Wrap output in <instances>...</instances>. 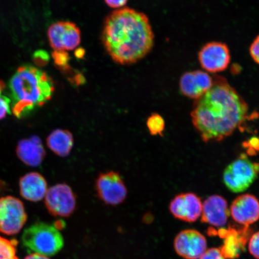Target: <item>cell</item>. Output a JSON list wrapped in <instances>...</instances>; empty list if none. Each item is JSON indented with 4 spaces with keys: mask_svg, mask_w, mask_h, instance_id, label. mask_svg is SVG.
<instances>
[{
    "mask_svg": "<svg viewBox=\"0 0 259 259\" xmlns=\"http://www.w3.org/2000/svg\"><path fill=\"white\" fill-rule=\"evenodd\" d=\"M248 107L224 77H213V84L196 100L191 116L205 142L220 141L232 135L247 117Z\"/></svg>",
    "mask_w": 259,
    "mask_h": 259,
    "instance_id": "6da1fadb",
    "label": "cell"
},
{
    "mask_svg": "<svg viewBox=\"0 0 259 259\" xmlns=\"http://www.w3.org/2000/svg\"><path fill=\"white\" fill-rule=\"evenodd\" d=\"M102 40L113 61L131 65L150 53L154 45V34L147 15L124 8L107 16Z\"/></svg>",
    "mask_w": 259,
    "mask_h": 259,
    "instance_id": "7a4b0ae2",
    "label": "cell"
},
{
    "mask_svg": "<svg viewBox=\"0 0 259 259\" xmlns=\"http://www.w3.org/2000/svg\"><path fill=\"white\" fill-rule=\"evenodd\" d=\"M12 111L18 118L25 117L44 106L53 96V80L30 65L19 67L10 80Z\"/></svg>",
    "mask_w": 259,
    "mask_h": 259,
    "instance_id": "3957f363",
    "label": "cell"
},
{
    "mask_svg": "<svg viewBox=\"0 0 259 259\" xmlns=\"http://www.w3.org/2000/svg\"><path fill=\"white\" fill-rule=\"evenodd\" d=\"M22 242L28 252L46 256L58 253L64 246V239L56 226L37 222L26 229Z\"/></svg>",
    "mask_w": 259,
    "mask_h": 259,
    "instance_id": "277c9868",
    "label": "cell"
},
{
    "mask_svg": "<svg viewBox=\"0 0 259 259\" xmlns=\"http://www.w3.org/2000/svg\"><path fill=\"white\" fill-rule=\"evenodd\" d=\"M259 174V163L249 160L245 155L233 161L223 174V181L234 193L244 192L250 187Z\"/></svg>",
    "mask_w": 259,
    "mask_h": 259,
    "instance_id": "5b68a950",
    "label": "cell"
},
{
    "mask_svg": "<svg viewBox=\"0 0 259 259\" xmlns=\"http://www.w3.org/2000/svg\"><path fill=\"white\" fill-rule=\"evenodd\" d=\"M27 220V214L20 200L11 196L0 198V232L8 235L17 234Z\"/></svg>",
    "mask_w": 259,
    "mask_h": 259,
    "instance_id": "8992f818",
    "label": "cell"
},
{
    "mask_svg": "<svg viewBox=\"0 0 259 259\" xmlns=\"http://www.w3.org/2000/svg\"><path fill=\"white\" fill-rule=\"evenodd\" d=\"M45 203L51 215L68 218L75 210L76 195L67 184H57L48 190Z\"/></svg>",
    "mask_w": 259,
    "mask_h": 259,
    "instance_id": "52a82bcc",
    "label": "cell"
},
{
    "mask_svg": "<svg viewBox=\"0 0 259 259\" xmlns=\"http://www.w3.org/2000/svg\"><path fill=\"white\" fill-rule=\"evenodd\" d=\"M96 187L100 199L110 205H117L124 201L127 189L120 175L109 171L99 175Z\"/></svg>",
    "mask_w": 259,
    "mask_h": 259,
    "instance_id": "ba28073f",
    "label": "cell"
},
{
    "mask_svg": "<svg viewBox=\"0 0 259 259\" xmlns=\"http://www.w3.org/2000/svg\"><path fill=\"white\" fill-rule=\"evenodd\" d=\"M48 40L54 51L75 50L81 41L80 29L72 22L59 21L52 24L48 31Z\"/></svg>",
    "mask_w": 259,
    "mask_h": 259,
    "instance_id": "9c48e42d",
    "label": "cell"
},
{
    "mask_svg": "<svg viewBox=\"0 0 259 259\" xmlns=\"http://www.w3.org/2000/svg\"><path fill=\"white\" fill-rule=\"evenodd\" d=\"M198 60L200 66L206 72L220 73L229 67L231 61V53L226 44L211 41L204 45L200 50Z\"/></svg>",
    "mask_w": 259,
    "mask_h": 259,
    "instance_id": "30bf717a",
    "label": "cell"
},
{
    "mask_svg": "<svg viewBox=\"0 0 259 259\" xmlns=\"http://www.w3.org/2000/svg\"><path fill=\"white\" fill-rule=\"evenodd\" d=\"M177 253L186 259H199L207 250L206 239L196 230H184L175 238Z\"/></svg>",
    "mask_w": 259,
    "mask_h": 259,
    "instance_id": "8fae6325",
    "label": "cell"
},
{
    "mask_svg": "<svg viewBox=\"0 0 259 259\" xmlns=\"http://www.w3.org/2000/svg\"><path fill=\"white\" fill-rule=\"evenodd\" d=\"M213 77L204 71L197 70L184 73L180 80V89L184 96L197 100L212 88Z\"/></svg>",
    "mask_w": 259,
    "mask_h": 259,
    "instance_id": "7c38bea8",
    "label": "cell"
},
{
    "mask_svg": "<svg viewBox=\"0 0 259 259\" xmlns=\"http://www.w3.org/2000/svg\"><path fill=\"white\" fill-rule=\"evenodd\" d=\"M169 209L175 218L184 222L193 223L202 214V203L196 194L182 193L171 200Z\"/></svg>",
    "mask_w": 259,
    "mask_h": 259,
    "instance_id": "4fadbf2b",
    "label": "cell"
},
{
    "mask_svg": "<svg viewBox=\"0 0 259 259\" xmlns=\"http://www.w3.org/2000/svg\"><path fill=\"white\" fill-rule=\"evenodd\" d=\"M231 213L234 221L248 226L259 220V201L250 194H242L232 203Z\"/></svg>",
    "mask_w": 259,
    "mask_h": 259,
    "instance_id": "5bb4252c",
    "label": "cell"
},
{
    "mask_svg": "<svg viewBox=\"0 0 259 259\" xmlns=\"http://www.w3.org/2000/svg\"><path fill=\"white\" fill-rule=\"evenodd\" d=\"M202 222L218 228L225 226L230 215L228 202L223 197L213 195L202 204Z\"/></svg>",
    "mask_w": 259,
    "mask_h": 259,
    "instance_id": "9a60e30c",
    "label": "cell"
},
{
    "mask_svg": "<svg viewBox=\"0 0 259 259\" xmlns=\"http://www.w3.org/2000/svg\"><path fill=\"white\" fill-rule=\"evenodd\" d=\"M16 154L19 159L28 166L36 167L43 161L46 151L40 139L37 136L22 139L16 148Z\"/></svg>",
    "mask_w": 259,
    "mask_h": 259,
    "instance_id": "2e32d148",
    "label": "cell"
},
{
    "mask_svg": "<svg viewBox=\"0 0 259 259\" xmlns=\"http://www.w3.org/2000/svg\"><path fill=\"white\" fill-rule=\"evenodd\" d=\"M21 196L31 202L40 201L48 192L47 181L40 174L31 172L26 174L19 181Z\"/></svg>",
    "mask_w": 259,
    "mask_h": 259,
    "instance_id": "e0dca14e",
    "label": "cell"
},
{
    "mask_svg": "<svg viewBox=\"0 0 259 259\" xmlns=\"http://www.w3.org/2000/svg\"><path fill=\"white\" fill-rule=\"evenodd\" d=\"M48 147L60 157H66L72 151L74 139L71 132L67 130H55L47 139Z\"/></svg>",
    "mask_w": 259,
    "mask_h": 259,
    "instance_id": "ac0fdd59",
    "label": "cell"
},
{
    "mask_svg": "<svg viewBox=\"0 0 259 259\" xmlns=\"http://www.w3.org/2000/svg\"><path fill=\"white\" fill-rule=\"evenodd\" d=\"M16 240L9 241L0 236V259H19L16 256Z\"/></svg>",
    "mask_w": 259,
    "mask_h": 259,
    "instance_id": "d6986e66",
    "label": "cell"
},
{
    "mask_svg": "<svg viewBox=\"0 0 259 259\" xmlns=\"http://www.w3.org/2000/svg\"><path fill=\"white\" fill-rule=\"evenodd\" d=\"M147 127L151 135H162L165 127L164 119L158 113H154L149 116L147 121Z\"/></svg>",
    "mask_w": 259,
    "mask_h": 259,
    "instance_id": "ffe728a7",
    "label": "cell"
},
{
    "mask_svg": "<svg viewBox=\"0 0 259 259\" xmlns=\"http://www.w3.org/2000/svg\"><path fill=\"white\" fill-rule=\"evenodd\" d=\"M11 100L8 97L0 95V120L11 113Z\"/></svg>",
    "mask_w": 259,
    "mask_h": 259,
    "instance_id": "44dd1931",
    "label": "cell"
},
{
    "mask_svg": "<svg viewBox=\"0 0 259 259\" xmlns=\"http://www.w3.org/2000/svg\"><path fill=\"white\" fill-rule=\"evenodd\" d=\"M248 250L252 256L259 259V231L251 236L248 243Z\"/></svg>",
    "mask_w": 259,
    "mask_h": 259,
    "instance_id": "7402d4cb",
    "label": "cell"
},
{
    "mask_svg": "<svg viewBox=\"0 0 259 259\" xmlns=\"http://www.w3.org/2000/svg\"><path fill=\"white\" fill-rule=\"evenodd\" d=\"M199 259H226L221 249L218 248H209L206 250Z\"/></svg>",
    "mask_w": 259,
    "mask_h": 259,
    "instance_id": "603a6c76",
    "label": "cell"
},
{
    "mask_svg": "<svg viewBox=\"0 0 259 259\" xmlns=\"http://www.w3.org/2000/svg\"><path fill=\"white\" fill-rule=\"evenodd\" d=\"M53 57L55 63H56L58 66L60 67L66 66L69 59V55H68L66 51H54Z\"/></svg>",
    "mask_w": 259,
    "mask_h": 259,
    "instance_id": "cb8c5ba5",
    "label": "cell"
},
{
    "mask_svg": "<svg viewBox=\"0 0 259 259\" xmlns=\"http://www.w3.org/2000/svg\"><path fill=\"white\" fill-rule=\"evenodd\" d=\"M250 54L252 60L259 65V35L254 38L250 45Z\"/></svg>",
    "mask_w": 259,
    "mask_h": 259,
    "instance_id": "d4e9b609",
    "label": "cell"
},
{
    "mask_svg": "<svg viewBox=\"0 0 259 259\" xmlns=\"http://www.w3.org/2000/svg\"><path fill=\"white\" fill-rule=\"evenodd\" d=\"M33 60L34 63L39 66L46 65L49 61V56L46 52L38 51L34 54Z\"/></svg>",
    "mask_w": 259,
    "mask_h": 259,
    "instance_id": "484cf974",
    "label": "cell"
},
{
    "mask_svg": "<svg viewBox=\"0 0 259 259\" xmlns=\"http://www.w3.org/2000/svg\"><path fill=\"white\" fill-rule=\"evenodd\" d=\"M128 0H105L106 4L112 9H119L127 4Z\"/></svg>",
    "mask_w": 259,
    "mask_h": 259,
    "instance_id": "4316f807",
    "label": "cell"
},
{
    "mask_svg": "<svg viewBox=\"0 0 259 259\" xmlns=\"http://www.w3.org/2000/svg\"><path fill=\"white\" fill-rule=\"evenodd\" d=\"M25 259H50L46 255L32 253L27 255Z\"/></svg>",
    "mask_w": 259,
    "mask_h": 259,
    "instance_id": "83f0119b",
    "label": "cell"
},
{
    "mask_svg": "<svg viewBox=\"0 0 259 259\" xmlns=\"http://www.w3.org/2000/svg\"><path fill=\"white\" fill-rule=\"evenodd\" d=\"M5 85L3 81L0 80V94H1L3 90H4Z\"/></svg>",
    "mask_w": 259,
    "mask_h": 259,
    "instance_id": "f1b7e54d",
    "label": "cell"
}]
</instances>
